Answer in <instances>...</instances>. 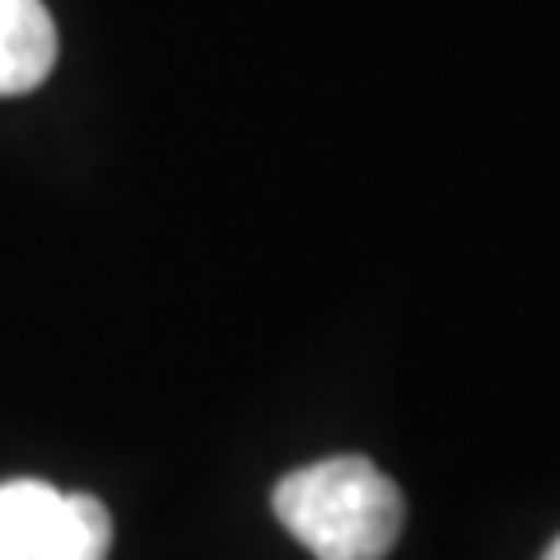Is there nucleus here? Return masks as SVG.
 <instances>
[{"instance_id": "nucleus-2", "label": "nucleus", "mask_w": 560, "mask_h": 560, "mask_svg": "<svg viewBox=\"0 0 560 560\" xmlns=\"http://www.w3.org/2000/svg\"><path fill=\"white\" fill-rule=\"evenodd\" d=\"M113 518L94 495H66L47 481L0 486V560H103Z\"/></svg>"}, {"instance_id": "nucleus-3", "label": "nucleus", "mask_w": 560, "mask_h": 560, "mask_svg": "<svg viewBox=\"0 0 560 560\" xmlns=\"http://www.w3.org/2000/svg\"><path fill=\"white\" fill-rule=\"evenodd\" d=\"M57 66V24L43 0H0V98L28 94Z\"/></svg>"}, {"instance_id": "nucleus-4", "label": "nucleus", "mask_w": 560, "mask_h": 560, "mask_svg": "<svg viewBox=\"0 0 560 560\" xmlns=\"http://www.w3.org/2000/svg\"><path fill=\"white\" fill-rule=\"evenodd\" d=\"M541 560H560V537L551 541V547H547V556H541Z\"/></svg>"}, {"instance_id": "nucleus-1", "label": "nucleus", "mask_w": 560, "mask_h": 560, "mask_svg": "<svg viewBox=\"0 0 560 560\" xmlns=\"http://www.w3.org/2000/svg\"><path fill=\"white\" fill-rule=\"evenodd\" d=\"M276 518L318 560H383L401 533V495L374 463L327 458L276 486Z\"/></svg>"}]
</instances>
